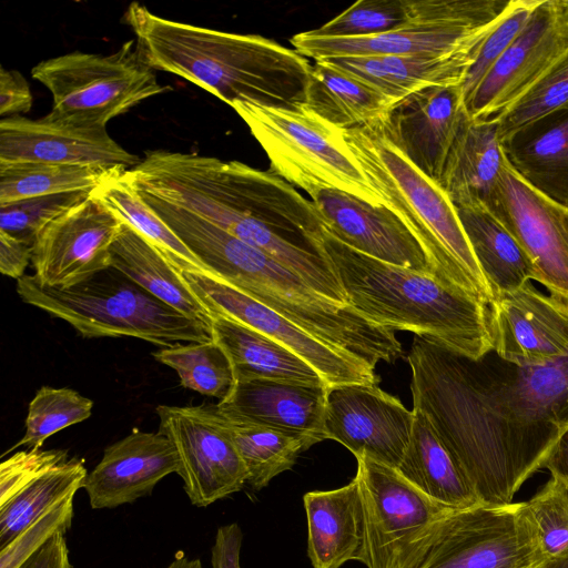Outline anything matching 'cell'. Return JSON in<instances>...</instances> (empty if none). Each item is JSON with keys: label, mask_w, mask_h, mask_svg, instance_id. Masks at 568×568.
Returning a JSON list of instances; mask_svg holds the SVG:
<instances>
[{"label": "cell", "mask_w": 568, "mask_h": 568, "mask_svg": "<svg viewBox=\"0 0 568 568\" xmlns=\"http://www.w3.org/2000/svg\"><path fill=\"white\" fill-rule=\"evenodd\" d=\"M487 210L525 250L535 281L568 312V206L526 182L506 159Z\"/></svg>", "instance_id": "cell-14"}, {"label": "cell", "mask_w": 568, "mask_h": 568, "mask_svg": "<svg viewBox=\"0 0 568 568\" xmlns=\"http://www.w3.org/2000/svg\"><path fill=\"white\" fill-rule=\"evenodd\" d=\"M496 398L515 415L568 428V355L535 366L484 356Z\"/></svg>", "instance_id": "cell-27"}, {"label": "cell", "mask_w": 568, "mask_h": 568, "mask_svg": "<svg viewBox=\"0 0 568 568\" xmlns=\"http://www.w3.org/2000/svg\"><path fill=\"white\" fill-rule=\"evenodd\" d=\"M123 169L48 163L0 164V205L73 192H93Z\"/></svg>", "instance_id": "cell-37"}, {"label": "cell", "mask_w": 568, "mask_h": 568, "mask_svg": "<svg viewBox=\"0 0 568 568\" xmlns=\"http://www.w3.org/2000/svg\"><path fill=\"white\" fill-rule=\"evenodd\" d=\"M416 0H358L327 21L314 34L327 38H364L395 30L414 17Z\"/></svg>", "instance_id": "cell-41"}, {"label": "cell", "mask_w": 568, "mask_h": 568, "mask_svg": "<svg viewBox=\"0 0 568 568\" xmlns=\"http://www.w3.org/2000/svg\"><path fill=\"white\" fill-rule=\"evenodd\" d=\"M215 406L246 468V485L253 490L265 488L274 477L291 469L303 452L316 444L305 435L262 426Z\"/></svg>", "instance_id": "cell-35"}, {"label": "cell", "mask_w": 568, "mask_h": 568, "mask_svg": "<svg viewBox=\"0 0 568 568\" xmlns=\"http://www.w3.org/2000/svg\"><path fill=\"white\" fill-rule=\"evenodd\" d=\"M166 568H203L199 558L190 559L184 551L179 550L174 555V559Z\"/></svg>", "instance_id": "cell-53"}, {"label": "cell", "mask_w": 568, "mask_h": 568, "mask_svg": "<svg viewBox=\"0 0 568 568\" xmlns=\"http://www.w3.org/2000/svg\"><path fill=\"white\" fill-rule=\"evenodd\" d=\"M344 135L385 206L420 243L437 277L488 306L494 294L443 187L390 143L379 123L344 130Z\"/></svg>", "instance_id": "cell-6"}, {"label": "cell", "mask_w": 568, "mask_h": 568, "mask_svg": "<svg viewBox=\"0 0 568 568\" xmlns=\"http://www.w3.org/2000/svg\"><path fill=\"white\" fill-rule=\"evenodd\" d=\"M84 460L69 458L51 468L0 507V547L47 511L84 487Z\"/></svg>", "instance_id": "cell-38"}, {"label": "cell", "mask_w": 568, "mask_h": 568, "mask_svg": "<svg viewBox=\"0 0 568 568\" xmlns=\"http://www.w3.org/2000/svg\"><path fill=\"white\" fill-rule=\"evenodd\" d=\"M32 106V94L26 78L16 70L0 69V115L16 116Z\"/></svg>", "instance_id": "cell-48"}, {"label": "cell", "mask_w": 568, "mask_h": 568, "mask_svg": "<svg viewBox=\"0 0 568 568\" xmlns=\"http://www.w3.org/2000/svg\"><path fill=\"white\" fill-rule=\"evenodd\" d=\"M91 193L44 195L0 205V231L33 246L37 235L45 225Z\"/></svg>", "instance_id": "cell-43"}, {"label": "cell", "mask_w": 568, "mask_h": 568, "mask_svg": "<svg viewBox=\"0 0 568 568\" xmlns=\"http://www.w3.org/2000/svg\"><path fill=\"white\" fill-rule=\"evenodd\" d=\"M192 292L212 314L246 325L286 346L313 366L329 386L378 385L374 368L311 335L283 315L217 277L181 272Z\"/></svg>", "instance_id": "cell-16"}, {"label": "cell", "mask_w": 568, "mask_h": 568, "mask_svg": "<svg viewBox=\"0 0 568 568\" xmlns=\"http://www.w3.org/2000/svg\"><path fill=\"white\" fill-rule=\"evenodd\" d=\"M111 267L185 316L212 325V313L192 292L181 272L124 221L111 246Z\"/></svg>", "instance_id": "cell-30"}, {"label": "cell", "mask_w": 568, "mask_h": 568, "mask_svg": "<svg viewBox=\"0 0 568 568\" xmlns=\"http://www.w3.org/2000/svg\"><path fill=\"white\" fill-rule=\"evenodd\" d=\"M413 408L423 412L480 503L509 504L561 430L519 417L496 398L484 357L415 335L407 356Z\"/></svg>", "instance_id": "cell-2"}, {"label": "cell", "mask_w": 568, "mask_h": 568, "mask_svg": "<svg viewBox=\"0 0 568 568\" xmlns=\"http://www.w3.org/2000/svg\"><path fill=\"white\" fill-rule=\"evenodd\" d=\"M92 407L91 399L71 388L41 387L29 404L24 435L3 456L21 446L41 448L53 434L88 419Z\"/></svg>", "instance_id": "cell-40"}, {"label": "cell", "mask_w": 568, "mask_h": 568, "mask_svg": "<svg viewBox=\"0 0 568 568\" xmlns=\"http://www.w3.org/2000/svg\"><path fill=\"white\" fill-rule=\"evenodd\" d=\"M409 444L396 468L409 483L435 501L464 509L480 503L459 467L440 442L428 417L413 408Z\"/></svg>", "instance_id": "cell-32"}, {"label": "cell", "mask_w": 568, "mask_h": 568, "mask_svg": "<svg viewBox=\"0 0 568 568\" xmlns=\"http://www.w3.org/2000/svg\"><path fill=\"white\" fill-rule=\"evenodd\" d=\"M356 460L365 516L362 564L366 568H417L457 509L428 497L396 468L366 457Z\"/></svg>", "instance_id": "cell-11"}, {"label": "cell", "mask_w": 568, "mask_h": 568, "mask_svg": "<svg viewBox=\"0 0 568 568\" xmlns=\"http://www.w3.org/2000/svg\"><path fill=\"white\" fill-rule=\"evenodd\" d=\"M74 495L51 506L22 529L9 542L0 547V568H20L54 535L67 532L72 525Z\"/></svg>", "instance_id": "cell-46"}, {"label": "cell", "mask_w": 568, "mask_h": 568, "mask_svg": "<svg viewBox=\"0 0 568 568\" xmlns=\"http://www.w3.org/2000/svg\"><path fill=\"white\" fill-rule=\"evenodd\" d=\"M139 193L185 209L266 253L339 304L346 295L315 252L324 226L311 200L271 170L154 150L125 171Z\"/></svg>", "instance_id": "cell-1"}, {"label": "cell", "mask_w": 568, "mask_h": 568, "mask_svg": "<svg viewBox=\"0 0 568 568\" xmlns=\"http://www.w3.org/2000/svg\"><path fill=\"white\" fill-rule=\"evenodd\" d=\"M467 116L462 85H436L395 103L379 126L390 143L439 184Z\"/></svg>", "instance_id": "cell-20"}, {"label": "cell", "mask_w": 568, "mask_h": 568, "mask_svg": "<svg viewBox=\"0 0 568 568\" xmlns=\"http://www.w3.org/2000/svg\"><path fill=\"white\" fill-rule=\"evenodd\" d=\"M568 102V51L514 105L495 118L501 143Z\"/></svg>", "instance_id": "cell-42"}, {"label": "cell", "mask_w": 568, "mask_h": 568, "mask_svg": "<svg viewBox=\"0 0 568 568\" xmlns=\"http://www.w3.org/2000/svg\"><path fill=\"white\" fill-rule=\"evenodd\" d=\"M510 0H416L414 17L389 32L364 38H327L311 30L291 38L294 50L316 60L349 55H471L499 21Z\"/></svg>", "instance_id": "cell-9"}, {"label": "cell", "mask_w": 568, "mask_h": 568, "mask_svg": "<svg viewBox=\"0 0 568 568\" xmlns=\"http://www.w3.org/2000/svg\"><path fill=\"white\" fill-rule=\"evenodd\" d=\"M315 252L328 264L347 303L390 331H409L473 359L493 352L488 306L433 275L363 254L323 229Z\"/></svg>", "instance_id": "cell-5"}, {"label": "cell", "mask_w": 568, "mask_h": 568, "mask_svg": "<svg viewBox=\"0 0 568 568\" xmlns=\"http://www.w3.org/2000/svg\"><path fill=\"white\" fill-rule=\"evenodd\" d=\"M152 355L178 373L183 387L219 402L225 400L236 384L231 359L214 339L163 347Z\"/></svg>", "instance_id": "cell-39"}, {"label": "cell", "mask_w": 568, "mask_h": 568, "mask_svg": "<svg viewBox=\"0 0 568 568\" xmlns=\"http://www.w3.org/2000/svg\"><path fill=\"white\" fill-rule=\"evenodd\" d=\"M414 412L378 385L344 384L328 388L324 434L356 458L397 468L409 444Z\"/></svg>", "instance_id": "cell-19"}, {"label": "cell", "mask_w": 568, "mask_h": 568, "mask_svg": "<svg viewBox=\"0 0 568 568\" xmlns=\"http://www.w3.org/2000/svg\"><path fill=\"white\" fill-rule=\"evenodd\" d=\"M141 162L113 140L106 126L49 112L0 121V164L48 163L130 170Z\"/></svg>", "instance_id": "cell-18"}, {"label": "cell", "mask_w": 568, "mask_h": 568, "mask_svg": "<svg viewBox=\"0 0 568 568\" xmlns=\"http://www.w3.org/2000/svg\"><path fill=\"white\" fill-rule=\"evenodd\" d=\"M459 220L494 298L530 280L535 266L513 234L484 206L456 207Z\"/></svg>", "instance_id": "cell-34"}, {"label": "cell", "mask_w": 568, "mask_h": 568, "mask_svg": "<svg viewBox=\"0 0 568 568\" xmlns=\"http://www.w3.org/2000/svg\"><path fill=\"white\" fill-rule=\"evenodd\" d=\"M31 75L51 93V112L102 126L170 90L141 59L135 40L111 54L73 51L43 60L32 68Z\"/></svg>", "instance_id": "cell-10"}, {"label": "cell", "mask_w": 568, "mask_h": 568, "mask_svg": "<svg viewBox=\"0 0 568 568\" xmlns=\"http://www.w3.org/2000/svg\"><path fill=\"white\" fill-rule=\"evenodd\" d=\"M551 477L568 486V428H566L544 464Z\"/></svg>", "instance_id": "cell-52"}, {"label": "cell", "mask_w": 568, "mask_h": 568, "mask_svg": "<svg viewBox=\"0 0 568 568\" xmlns=\"http://www.w3.org/2000/svg\"><path fill=\"white\" fill-rule=\"evenodd\" d=\"M501 144L508 163L526 182L568 206V102Z\"/></svg>", "instance_id": "cell-29"}, {"label": "cell", "mask_w": 568, "mask_h": 568, "mask_svg": "<svg viewBox=\"0 0 568 568\" xmlns=\"http://www.w3.org/2000/svg\"><path fill=\"white\" fill-rule=\"evenodd\" d=\"M506 162L495 119L464 121L439 185L456 207L487 209Z\"/></svg>", "instance_id": "cell-26"}, {"label": "cell", "mask_w": 568, "mask_h": 568, "mask_svg": "<svg viewBox=\"0 0 568 568\" xmlns=\"http://www.w3.org/2000/svg\"><path fill=\"white\" fill-rule=\"evenodd\" d=\"M21 300L69 323L81 336L136 337L163 347L213 339L212 327L158 300L110 267L69 288L17 281Z\"/></svg>", "instance_id": "cell-7"}, {"label": "cell", "mask_w": 568, "mask_h": 568, "mask_svg": "<svg viewBox=\"0 0 568 568\" xmlns=\"http://www.w3.org/2000/svg\"><path fill=\"white\" fill-rule=\"evenodd\" d=\"M93 194L151 242L180 272L216 277L139 195L128 181L125 171L94 190Z\"/></svg>", "instance_id": "cell-36"}, {"label": "cell", "mask_w": 568, "mask_h": 568, "mask_svg": "<svg viewBox=\"0 0 568 568\" xmlns=\"http://www.w3.org/2000/svg\"><path fill=\"white\" fill-rule=\"evenodd\" d=\"M320 60L359 78L397 103L428 87L462 85L476 58L379 54Z\"/></svg>", "instance_id": "cell-28"}, {"label": "cell", "mask_w": 568, "mask_h": 568, "mask_svg": "<svg viewBox=\"0 0 568 568\" xmlns=\"http://www.w3.org/2000/svg\"><path fill=\"white\" fill-rule=\"evenodd\" d=\"M123 220L93 192L37 235L32 247L36 278L69 288L111 267V246Z\"/></svg>", "instance_id": "cell-17"}, {"label": "cell", "mask_w": 568, "mask_h": 568, "mask_svg": "<svg viewBox=\"0 0 568 568\" xmlns=\"http://www.w3.org/2000/svg\"><path fill=\"white\" fill-rule=\"evenodd\" d=\"M159 432L176 449L183 489L195 507H207L244 488L247 471L215 405L155 408Z\"/></svg>", "instance_id": "cell-13"}, {"label": "cell", "mask_w": 568, "mask_h": 568, "mask_svg": "<svg viewBox=\"0 0 568 568\" xmlns=\"http://www.w3.org/2000/svg\"><path fill=\"white\" fill-rule=\"evenodd\" d=\"M493 352L515 366L568 355V312L530 282L498 294L488 305Z\"/></svg>", "instance_id": "cell-22"}, {"label": "cell", "mask_w": 568, "mask_h": 568, "mask_svg": "<svg viewBox=\"0 0 568 568\" xmlns=\"http://www.w3.org/2000/svg\"><path fill=\"white\" fill-rule=\"evenodd\" d=\"M527 505L546 559L568 548V486L551 477Z\"/></svg>", "instance_id": "cell-45"}, {"label": "cell", "mask_w": 568, "mask_h": 568, "mask_svg": "<svg viewBox=\"0 0 568 568\" xmlns=\"http://www.w3.org/2000/svg\"><path fill=\"white\" fill-rule=\"evenodd\" d=\"M310 197L324 229L342 243L379 261L437 277L420 243L385 205H372L333 189L317 190Z\"/></svg>", "instance_id": "cell-21"}, {"label": "cell", "mask_w": 568, "mask_h": 568, "mask_svg": "<svg viewBox=\"0 0 568 568\" xmlns=\"http://www.w3.org/2000/svg\"><path fill=\"white\" fill-rule=\"evenodd\" d=\"M32 245L0 231V271L3 275L16 278L24 276V271L32 260Z\"/></svg>", "instance_id": "cell-50"}, {"label": "cell", "mask_w": 568, "mask_h": 568, "mask_svg": "<svg viewBox=\"0 0 568 568\" xmlns=\"http://www.w3.org/2000/svg\"><path fill=\"white\" fill-rule=\"evenodd\" d=\"M541 568H568V548L558 555L548 558Z\"/></svg>", "instance_id": "cell-54"}, {"label": "cell", "mask_w": 568, "mask_h": 568, "mask_svg": "<svg viewBox=\"0 0 568 568\" xmlns=\"http://www.w3.org/2000/svg\"><path fill=\"white\" fill-rule=\"evenodd\" d=\"M160 216L217 278L322 342L374 369L404 355L393 331L324 296L261 250L176 205L164 206Z\"/></svg>", "instance_id": "cell-4"}, {"label": "cell", "mask_w": 568, "mask_h": 568, "mask_svg": "<svg viewBox=\"0 0 568 568\" xmlns=\"http://www.w3.org/2000/svg\"><path fill=\"white\" fill-rule=\"evenodd\" d=\"M243 532L237 523L219 527L211 549L212 568H241Z\"/></svg>", "instance_id": "cell-49"}, {"label": "cell", "mask_w": 568, "mask_h": 568, "mask_svg": "<svg viewBox=\"0 0 568 568\" xmlns=\"http://www.w3.org/2000/svg\"><path fill=\"white\" fill-rule=\"evenodd\" d=\"M307 521V557L313 568H341L363 562L365 516L358 478L329 490L303 496Z\"/></svg>", "instance_id": "cell-25"}, {"label": "cell", "mask_w": 568, "mask_h": 568, "mask_svg": "<svg viewBox=\"0 0 568 568\" xmlns=\"http://www.w3.org/2000/svg\"><path fill=\"white\" fill-rule=\"evenodd\" d=\"M231 108L263 148L271 171L308 195L333 189L372 205H385L352 152L344 130L304 105L275 109L247 102Z\"/></svg>", "instance_id": "cell-8"}, {"label": "cell", "mask_w": 568, "mask_h": 568, "mask_svg": "<svg viewBox=\"0 0 568 568\" xmlns=\"http://www.w3.org/2000/svg\"><path fill=\"white\" fill-rule=\"evenodd\" d=\"M541 0H510L499 21L483 42L463 84L466 101L485 74L525 28Z\"/></svg>", "instance_id": "cell-44"}, {"label": "cell", "mask_w": 568, "mask_h": 568, "mask_svg": "<svg viewBox=\"0 0 568 568\" xmlns=\"http://www.w3.org/2000/svg\"><path fill=\"white\" fill-rule=\"evenodd\" d=\"M64 449L19 450L0 465V507L51 468L67 462Z\"/></svg>", "instance_id": "cell-47"}, {"label": "cell", "mask_w": 568, "mask_h": 568, "mask_svg": "<svg viewBox=\"0 0 568 568\" xmlns=\"http://www.w3.org/2000/svg\"><path fill=\"white\" fill-rule=\"evenodd\" d=\"M212 315L213 339L230 357L236 382L264 378L327 385L313 366L286 346L236 321Z\"/></svg>", "instance_id": "cell-31"}, {"label": "cell", "mask_w": 568, "mask_h": 568, "mask_svg": "<svg viewBox=\"0 0 568 568\" xmlns=\"http://www.w3.org/2000/svg\"><path fill=\"white\" fill-rule=\"evenodd\" d=\"M395 103L373 85L324 60L312 65L305 105L339 129L379 123Z\"/></svg>", "instance_id": "cell-33"}, {"label": "cell", "mask_w": 568, "mask_h": 568, "mask_svg": "<svg viewBox=\"0 0 568 568\" xmlns=\"http://www.w3.org/2000/svg\"><path fill=\"white\" fill-rule=\"evenodd\" d=\"M123 21L151 69L179 75L230 106L236 102L291 110L305 105L312 64L294 49L258 34L169 20L136 1L130 3Z\"/></svg>", "instance_id": "cell-3"}, {"label": "cell", "mask_w": 568, "mask_h": 568, "mask_svg": "<svg viewBox=\"0 0 568 568\" xmlns=\"http://www.w3.org/2000/svg\"><path fill=\"white\" fill-rule=\"evenodd\" d=\"M527 501L457 509L417 568H541L546 561Z\"/></svg>", "instance_id": "cell-12"}, {"label": "cell", "mask_w": 568, "mask_h": 568, "mask_svg": "<svg viewBox=\"0 0 568 568\" xmlns=\"http://www.w3.org/2000/svg\"><path fill=\"white\" fill-rule=\"evenodd\" d=\"M180 458L172 442L160 432L133 429L109 445L88 474L84 489L92 509H111L150 496L165 476L176 473Z\"/></svg>", "instance_id": "cell-23"}, {"label": "cell", "mask_w": 568, "mask_h": 568, "mask_svg": "<svg viewBox=\"0 0 568 568\" xmlns=\"http://www.w3.org/2000/svg\"><path fill=\"white\" fill-rule=\"evenodd\" d=\"M327 385L277 379L236 382L219 408L252 423L325 440L324 413Z\"/></svg>", "instance_id": "cell-24"}, {"label": "cell", "mask_w": 568, "mask_h": 568, "mask_svg": "<svg viewBox=\"0 0 568 568\" xmlns=\"http://www.w3.org/2000/svg\"><path fill=\"white\" fill-rule=\"evenodd\" d=\"M20 568H73L64 532L54 535Z\"/></svg>", "instance_id": "cell-51"}, {"label": "cell", "mask_w": 568, "mask_h": 568, "mask_svg": "<svg viewBox=\"0 0 568 568\" xmlns=\"http://www.w3.org/2000/svg\"><path fill=\"white\" fill-rule=\"evenodd\" d=\"M568 51V0H541L525 28L465 101L470 119H495Z\"/></svg>", "instance_id": "cell-15"}]
</instances>
